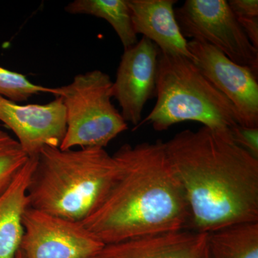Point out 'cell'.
Listing matches in <instances>:
<instances>
[{"label":"cell","instance_id":"cell-2","mask_svg":"<svg viewBox=\"0 0 258 258\" xmlns=\"http://www.w3.org/2000/svg\"><path fill=\"white\" fill-rule=\"evenodd\" d=\"M120 172L99 208L82 222L104 244L188 230L184 190L164 142L125 144L113 154Z\"/></svg>","mask_w":258,"mask_h":258},{"label":"cell","instance_id":"cell-17","mask_svg":"<svg viewBox=\"0 0 258 258\" xmlns=\"http://www.w3.org/2000/svg\"><path fill=\"white\" fill-rule=\"evenodd\" d=\"M51 93L56 96V88L35 84L26 76L0 66V96L15 103L26 101L34 95Z\"/></svg>","mask_w":258,"mask_h":258},{"label":"cell","instance_id":"cell-3","mask_svg":"<svg viewBox=\"0 0 258 258\" xmlns=\"http://www.w3.org/2000/svg\"><path fill=\"white\" fill-rule=\"evenodd\" d=\"M120 172L119 161L103 148L45 147L29 182L28 207L83 222L104 201Z\"/></svg>","mask_w":258,"mask_h":258},{"label":"cell","instance_id":"cell-18","mask_svg":"<svg viewBox=\"0 0 258 258\" xmlns=\"http://www.w3.org/2000/svg\"><path fill=\"white\" fill-rule=\"evenodd\" d=\"M234 143L258 159V128L237 125L231 131Z\"/></svg>","mask_w":258,"mask_h":258},{"label":"cell","instance_id":"cell-13","mask_svg":"<svg viewBox=\"0 0 258 258\" xmlns=\"http://www.w3.org/2000/svg\"><path fill=\"white\" fill-rule=\"evenodd\" d=\"M36 158H29L0 195V258H16L24 234L23 215L28 208V188Z\"/></svg>","mask_w":258,"mask_h":258},{"label":"cell","instance_id":"cell-4","mask_svg":"<svg viewBox=\"0 0 258 258\" xmlns=\"http://www.w3.org/2000/svg\"><path fill=\"white\" fill-rule=\"evenodd\" d=\"M155 96V106L137 128L147 124L163 132L191 120L233 142L231 131L240 125L238 113L192 60L159 51Z\"/></svg>","mask_w":258,"mask_h":258},{"label":"cell","instance_id":"cell-7","mask_svg":"<svg viewBox=\"0 0 258 258\" xmlns=\"http://www.w3.org/2000/svg\"><path fill=\"white\" fill-rule=\"evenodd\" d=\"M24 258H92L105 244L85 227L30 208L23 220Z\"/></svg>","mask_w":258,"mask_h":258},{"label":"cell","instance_id":"cell-15","mask_svg":"<svg viewBox=\"0 0 258 258\" xmlns=\"http://www.w3.org/2000/svg\"><path fill=\"white\" fill-rule=\"evenodd\" d=\"M208 258H258V222L208 233Z\"/></svg>","mask_w":258,"mask_h":258},{"label":"cell","instance_id":"cell-6","mask_svg":"<svg viewBox=\"0 0 258 258\" xmlns=\"http://www.w3.org/2000/svg\"><path fill=\"white\" fill-rule=\"evenodd\" d=\"M181 33L203 40L235 63L258 75V50L241 28L226 0H186L175 10Z\"/></svg>","mask_w":258,"mask_h":258},{"label":"cell","instance_id":"cell-5","mask_svg":"<svg viewBox=\"0 0 258 258\" xmlns=\"http://www.w3.org/2000/svg\"><path fill=\"white\" fill-rule=\"evenodd\" d=\"M113 81L99 70L75 76L72 83L56 88L66 115V131L60 148H103L128 129L112 103Z\"/></svg>","mask_w":258,"mask_h":258},{"label":"cell","instance_id":"cell-11","mask_svg":"<svg viewBox=\"0 0 258 258\" xmlns=\"http://www.w3.org/2000/svg\"><path fill=\"white\" fill-rule=\"evenodd\" d=\"M208 233L164 232L105 244L92 258H208Z\"/></svg>","mask_w":258,"mask_h":258},{"label":"cell","instance_id":"cell-8","mask_svg":"<svg viewBox=\"0 0 258 258\" xmlns=\"http://www.w3.org/2000/svg\"><path fill=\"white\" fill-rule=\"evenodd\" d=\"M193 62L235 107L240 125L258 128L257 75L203 40L188 42Z\"/></svg>","mask_w":258,"mask_h":258},{"label":"cell","instance_id":"cell-9","mask_svg":"<svg viewBox=\"0 0 258 258\" xmlns=\"http://www.w3.org/2000/svg\"><path fill=\"white\" fill-rule=\"evenodd\" d=\"M159 50L142 37L134 46L124 50L113 83V97L126 123L138 126L146 103L155 96Z\"/></svg>","mask_w":258,"mask_h":258},{"label":"cell","instance_id":"cell-14","mask_svg":"<svg viewBox=\"0 0 258 258\" xmlns=\"http://www.w3.org/2000/svg\"><path fill=\"white\" fill-rule=\"evenodd\" d=\"M71 15H87L106 20L116 32L125 50L138 42L128 0H75L64 8Z\"/></svg>","mask_w":258,"mask_h":258},{"label":"cell","instance_id":"cell-20","mask_svg":"<svg viewBox=\"0 0 258 258\" xmlns=\"http://www.w3.org/2000/svg\"><path fill=\"white\" fill-rule=\"evenodd\" d=\"M16 258H24L23 253H22L21 250L19 249L18 254H17Z\"/></svg>","mask_w":258,"mask_h":258},{"label":"cell","instance_id":"cell-19","mask_svg":"<svg viewBox=\"0 0 258 258\" xmlns=\"http://www.w3.org/2000/svg\"><path fill=\"white\" fill-rule=\"evenodd\" d=\"M228 4L236 18H258L257 0H230Z\"/></svg>","mask_w":258,"mask_h":258},{"label":"cell","instance_id":"cell-10","mask_svg":"<svg viewBox=\"0 0 258 258\" xmlns=\"http://www.w3.org/2000/svg\"><path fill=\"white\" fill-rule=\"evenodd\" d=\"M0 121L14 133L29 158H37L45 147H60L66 131L60 97L47 104L20 105L0 96Z\"/></svg>","mask_w":258,"mask_h":258},{"label":"cell","instance_id":"cell-1","mask_svg":"<svg viewBox=\"0 0 258 258\" xmlns=\"http://www.w3.org/2000/svg\"><path fill=\"white\" fill-rule=\"evenodd\" d=\"M164 144L187 202L188 230L258 222V159L205 126Z\"/></svg>","mask_w":258,"mask_h":258},{"label":"cell","instance_id":"cell-16","mask_svg":"<svg viewBox=\"0 0 258 258\" xmlns=\"http://www.w3.org/2000/svg\"><path fill=\"white\" fill-rule=\"evenodd\" d=\"M28 159L16 139L0 128V195L9 186Z\"/></svg>","mask_w":258,"mask_h":258},{"label":"cell","instance_id":"cell-12","mask_svg":"<svg viewBox=\"0 0 258 258\" xmlns=\"http://www.w3.org/2000/svg\"><path fill=\"white\" fill-rule=\"evenodd\" d=\"M176 0H128L134 30L155 44L166 55L193 60L188 42L175 16Z\"/></svg>","mask_w":258,"mask_h":258}]
</instances>
